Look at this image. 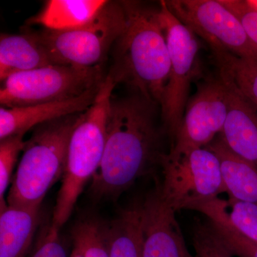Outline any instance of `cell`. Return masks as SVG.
Returning a JSON list of instances; mask_svg holds the SVG:
<instances>
[{
  "instance_id": "obj_1",
  "label": "cell",
  "mask_w": 257,
  "mask_h": 257,
  "mask_svg": "<svg viewBox=\"0 0 257 257\" xmlns=\"http://www.w3.org/2000/svg\"><path fill=\"white\" fill-rule=\"evenodd\" d=\"M157 106L138 93L111 99L104 155L91 184L94 197H117L160 165L165 152L160 151Z\"/></svg>"
},
{
  "instance_id": "obj_2",
  "label": "cell",
  "mask_w": 257,
  "mask_h": 257,
  "mask_svg": "<svg viewBox=\"0 0 257 257\" xmlns=\"http://www.w3.org/2000/svg\"><path fill=\"white\" fill-rule=\"evenodd\" d=\"M121 3L126 25L113 46V64L107 74L115 84H127L161 107L170 79V58L158 9L140 2Z\"/></svg>"
},
{
  "instance_id": "obj_3",
  "label": "cell",
  "mask_w": 257,
  "mask_h": 257,
  "mask_svg": "<svg viewBox=\"0 0 257 257\" xmlns=\"http://www.w3.org/2000/svg\"><path fill=\"white\" fill-rule=\"evenodd\" d=\"M116 84L106 74L95 100L81 114L69 140L62 185L59 190L52 224L57 229L67 221L86 184L102 160L112 92Z\"/></svg>"
},
{
  "instance_id": "obj_4",
  "label": "cell",
  "mask_w": 257,
  "mask_h": 257,
  "mask_svg": "<svg viewBox=\"0 0 257 257\" xmlns=\"http://www.w3.org/2000/svg\"><path fill=\"white\" fill-rule=\"evenodd\" d=\"M82 113L52 120L33 128L13 175L7 199L8 205L41 206L51 187L63 176L69 140Z\"/></svg>"
},
{
  "instance_id": "obj_5",
  "label": "cell",
  "mask_w": 257,
  "mask_h": 257,
  "mask_svg": "<svg viewBox=\"0 0 257 257\" xmlns=\"http://www.w3.org/2000/svg\"><path fill=\"white\" fill-rule=\"evenodd\" d=\"M126 15L121 2L108 1L90 23L72 30H32L52 64L75 67L101 66L124 31Z\"/></svg>"
},
{
  "instance_id": "obj_6",
  "label": "cell",
  "mask_w": 257,
  "mask_h": 257,
  "mask_svg": "<svg viewBox=\"0 0 257 257\" xmlns=\"http://www.w3.org/2000/svg\"><path fill=\"white\" fill-rule=\"evenodd\" d=\"M104 78L101 66L83 68L52 64L2 82L0 103L14 108L67 100L82 95Z\"/></svg>"
},
{
  "instance_id": "obj_7",
  "label": "cell",
  "mask_w": 257,
  "mask_h": 257,
  "mask_svg": "<svg viewBox=\"0 0 257 257\" xmlns=\"http://www.w3.org/2000/svg\"><path fill=\"white\" fill-rule=\"evenodd\" d=\"M160 166L161 195L175 211L191 210L226 192L219 158L206 147L178 156L163 153Z\"/></svg>"
},
{
  "instance_id": "obj_8",
  "label": "cell",
  "mask_w": 257,
  "mask_h": 257,
  "mask_svg": "<svg viewBox=\"0 0 257 257\" xmlns=\"http://www.w3.org/2000/svg\"><path fill=\"white\" fill-rule=\"evenodd\" d=\"M158 16L170 58V79L160 108L165 131L172 143L185 112L199 44L197 35L174 15L165 0L160 2Z\"/></svg>"
},
{
  "instance_id": "obj_9",
  "label": "cell",
  "mask_w": 257,
  "mask_h": 257,
  "mask_svg": "<svg viewBox=\"0 0 257 257\" xmlns=\"http://www.w3.org/2000/svg\"><path fill=\"white\" fill-rule=\"evenodd\" d=\"M166 3L175 17L207 42L213 54L229 52L257 62V47L239 19L219 0H167Z\"/></svg>"
},
{
  "instance_id": "obj_10",
  "label": "cell",
  "mask_w": 257,
  "mask_h": 257,
  "mask_svg": "<svg viewBox=\"0 0 257 257\" xmlns=\"http://www.w3.org/2000/svg\"><path fill=\"white\" fill-rule=\"evenodd\" d=\"M186 106L170 152L173 156L204 148L222 133L229 111V89L219 78L203 82Z\"/></svg>"
},
{
  "instance_id": "obj_11",
  "label": "cell",
  "mask_w": 257,
  "mask_h": 257,
  "mask_svg": "<svg viewBox=\"0 0 257 257\" xmlns=\"http://www.w3.org/2000/svg\"><path fill=\"white\" fill-rule=\"evenodd\" d=\"M140 205L143 257H196L187 248L176 211L164 200L158 186Z\"/></svg>"
},
{
  "instance_id": "obj_12",
  "label": "cell",
  "mask_w": 257,
  "mask_h": 257,
  "mask_svg": "<svg viewBox=\"0 0 257 257\" xmlns=\"http://www.w3.org/2000/svg\"><path fill=\"white\" fill-rule=\"evenodd\" d=\"M101 83L82 95L67 100L24 107L7 108L1 106L0 140L13 135L24 136L28 131L39 125L87 110L95 100Z\"/></svg>"
},
{
  "instance_id": "obj_13",
  "label": "cell",
  "mask_w": 257,
  "mask_h": 257,
  "mask_svg": "<svg viewBox=\"0 0 257 257\" xmlns=\"http://www.w3.org/2000/svg\"><path fill=\"white\" fill-rule=\"evenodd\" d=\"M225 82L229 89V111L219 135L233 153L257 167V110L236 89Z\"/></svg>"
},
{
  "instance_id": "obj_14",
  "label": "cell",
  "mask_w": 257,
  "mask_h": 257,
  "mask_svg": "<svg viewBox=\"0 0 257 257\" xmlns=\"http://www.w3.org/2000/svg\"><path fill=\"white\" fill-rule=\"evenodd\" d=\"M40 222V207L8 205L0 211V257L30 256Z\"/></svg>"
},
{
  "instance_id": "obj_15",
  "label": "cell",
  "mask_w": 257,
  "mask_h": 257,
  "mask_svg": "<svg viewBox=\"0 0 257 257\" xmlns=\"http://www.w3.org/2000/svg\"><path fill=\"white\" fill-rule=\"evenodd\" d=\"M52 64L46 50L32 33L31 28L26 27L20 35L1 34V82L14 74Z\"/></svg>"
},
{
  "instance_id": "obj_16",
  "label": "cell",
  "mask_w": 257,
  "mask_h": 257,
  "mask_svg": "<svg viewBox=\"0 0 257 257\" xmlns=\"http://www.w3.org/2000/svg\"><path fill=\"white\" fill-rule=\"evenodd\" d=\"M206 148L219 158L225 191L229 197L257 206V167L233 153L220 135Z\"/></svg>"
},
{
  "instance_id": "obj_17",
  "label": "cell",
  "mask_w": 257,
  "mask_h": 257,
  "mask_svg": "<svg viewBox=\"0 0 257 257\" xmlns=\"http://www.w3.org/2000/svg\"><path fill=\"white\" fill-rule=\"evenodd\" d=\"M105 0H50L41 11L29 19L28 25H40L55 31L80 28L95 18Z\"/></svg>"
},
{
  "instance_id": "obj_18",
  "label": "cell",
  "mask_w": 257,
  "mask_h": 257,
  "mask_svg": "<svg viewBox=\"0 0 257 257\" xmlns=\"http://www.w3.org/2000/svg\"><path fill=\"white\" fill-rule=\"evenodd\" d=\"M191 210L197 211L209 220L222 221L240 235L257 243V206L229 197L215 198L201 203Z\"/></svg>"
},
{
  "instance_id": "obj_19",
  "label": "cell",
  "mask_w": 257,
  "mask_h": 257,
  "mask_svg": "<svg viewBox=\"0 0 257 257\" xmlns=\"http://www.w3.org/2000/svg\"><path fill=\"white\" fill-rule=\"evenodd\" d=\"M109 257H143V236L140 204L124 209L107 223Z\"/></svg>"
},
{
  "instance_id": "obj_20",
  "label": "cell",
  "mask_w": 257,
  "mask_h": 257,
  "mask_svg": "<svg viewBox=\"0 0 257 257\" xmlns=\"http://www.w3.org/2000/svg\"><path fill=\"white\" fill-rule=\"evenodd\" d=\"M219 77L229 83L257 110V62L229 52L214 53Z\"/></svg>"
},
{
  "instance_id": "obj_21",
  "label": "cell",
  "mask_w": 257,
  "mask_h": 257,
  "mask_svg": "<svg viewBox=\"0 0 257 257\" xmlns=\"http://www.w3.org/2000/svg\"><path fill=\"white\" fill-rule=\"evenodd\" d=\"M71 234L74 247L82 257H109L107 223L85 216L74 224Z\"/></svg>"
},
{
  "instance_id": "obj_22",
  "label": "cell",
  "mask_w": 257,
  "mask_h": 257,
  "mask_svg": "<svg viewBox=\"0 0 257 257\" xmlns=\"http://www.w3.org/2000/svg\"><path fill=\"white\" fill-rule=\"evenodd\" d=\"M23 135H13L0 140V211L8 207L5 193L13 178V170L25 145Z\"/></svg>"
},
{
  "instance_id": "obj_23",
  "label": "cell",
  "mask_w": 257,
  "mask_h": 257,
  "mask_svg": "<svg viewBox=\"0 0 257 257\" xmlns=\"http://www.w3.org/2000/svg\"><path fill=\"white\" fill-rule=\"evenodd\" d=\"M194 225L192 244L196 257H236L216 234L210 222L206 219Z\"/></svg>"
},
{
  "instance_id": "obj_24",
  "label": "cell",
  "mask_w": 257,
  "mask_h": 257,
  "mask_svg": "<svg viewBox=\"0 0 257 257\" xmlns=\"http://www.w3.org/2000/svg\"><path fill=\"white\" fill-rule=\"evenodd\" d=\"M60 229L51 222L40 225L38 235L29 257H67L60 236Z\"/></svg>"
},
{
  "instance_id": "obj_25",
  "label": "cell",
  "mask_w": 257,
  "mask_h": 257,
  "mask_svg": "<svg viewBox=\"0 0 257 257\" xmlns=\"http://www.w3.org/2000/svg\"><path fill=\"white\" fill-rule=\"evenodd\" d=\"M208 221L210 222L226 247L235 256L257 257V243L243 237L222 221Z\"/></svg>"
},
{
  "instance_id": "obj_26",
  "label": "cell",
  "mask_w": 257,
  "mask_h": 257,
  "mask_svg": "<svg viewBox=\"0 0 257 257\" xmlns=\"http://www.w3.org/2000/svg\"><path fill=\"white\" fill-rule=\"evenodd\" d=\"M219 2L239 19L248 38L257 47V12L250 9L243 0H219Z\"/></svg>"
},
{
  "instance_id": "obj_27",
  "label": "cell",
  "mask_w": 257,
  "mask_h": 257,
  "mask_svg": "<svg viewBox=\"0 0 257 257\" xmlns=\"http://www.w3.org/2000/svg\"><path fill=\"white\" fill-rule=\"evenodd\" d=\"M250 9L257 12V0H243Z\"/></svg>"
},
{
  "instance_id": "obj_28",
  "label": "cell",
  "mask_w": 257,
  "mask_h": 257,
  "mask_svg": "<svg viewBox=\"0 0 257 257\" xmlns=\"http://www.w3.org/2000/svg\"><path fill=\"white\" fill-rule=\"evenodd\" d=\"M71 257H82V255L80 254V253L79 252L77 248H73V251H72V254H71Z\"/></svg>"
}]
</instances>
